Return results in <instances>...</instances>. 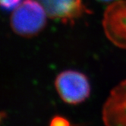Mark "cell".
Wrapping results in <instances>:
<instances>
[{"mask_svg":"<svg viewBox=\"0 0 126 126\" xmlns=\"http://www.w3.org/2000/svg\"><path fill=\"white\" fill-rule=\"evenodd\" d=\"M47 15L36 0H24L13 10L10 17L12 30L23 37H33L46 27Z\"/></svg>","mask_w":126,"mask_h":126,"instance_id":"cell-1","label":"cell"},{"mask_svg":"<svg viewBox=\"0 0 126 126\" xmlns=\"http://www.w3.org/2000/svg\"><path fill=\"white\" fill-rule=\"evenodd\" d=\"M49 126H71V123L65 117L62 115H55L50 120Z\"/></svg>","mask_w":126,"mask_h":126,"instance_id":"cell-6","label":"cell"},{"mask_svg":"<svg viewBox=\"0 0 126 126\" xmlns=\"http://www.w3.org/2000/svg\"><path fill=\"white\" fill-rule=\"evenodd\" d=\"M102 24L107 39L114 46L126 49V0H115L108 5Z\"/></svg>","mask_w":126,"mask_h":126,"instance_id":"cell-3","label":"cell"},{"mask_svg":"<svg viewBox=\"0 0 126 126\" xmlns=\"http://www.w3.org/2000/svg\"><path fill=\"white\" fill-rule=\"evenodd\" d=\"M0 3L4 9L14 10L16 7L20 5L21 0H0Z\"/></svg>","mask_w":126,"mask_h":126,"instance_id":"cell-7","label":"cell"},{"mask_svg":"<svg viewBox=\"0 0 126 126\" xmlns=\"http://www.w3.org/2000/svg\"><path fill=\"white\" fill-rule=\"evenodd\" d=\"M55 87L61 100L70 105L84 102L91 94V84L87 77L80 71L66 70L55 79Z\"/></svg>","mask_w":126,"mask_h":126,"instance_id":"cell-2","label":"cell"},{"mask_svg":"<svg viewBox=\"0 0 126 126\" xmlns=\"http://www.w3.org/2000/svg\"><path fill=\"white\" fill-rule=\"evenodd\" d=\"M105 126H126V79L110 93L102 110Z\"/></svg>","mask_w":126,"mask_h":126,"instance_id":"cell-4","label":"cell"},{"mask_svg":"<svg viewBox=\"0 0 126 126\" xmlns=\"http://www.w3.org/2000/svg\"><path fill=\"white\" fill-rule=\"evenodd\" d=\"M44 8L47 16L62 23L72 24L86 13H91L82 0H36Z\"/></svg>","mask_w":126,"mask_h":126,"instance_id":"cell-5","label":"cell"},{"mask_svg":"<svg viewBox=\"0 0 126 126\" xmlns=\"http://www.w3.org/2000/svg\"><path fill=\"white\" fill-rule=\"evenodd\" d=\"M99 2H113L115 0H97Z\"/></svg>","mask_w":126,"mask_h":126,"instance_id":"cell-8","label":"cell"}]
</instances>
